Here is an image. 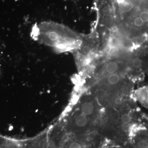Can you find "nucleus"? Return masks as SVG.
Masks as SVG:
<instances>
[{"instance_id": "5", "label": "nucleus", "mask_w": 148, "mask_h": 148, "mask_svg": "<svg viewBox=\"0 0 148 148\" xmlns=\"http://www.w3.org/2000/svg\"><path fill=\"white\" fill-rule=\"evenodd\" d=\"M19 143L12 140H6L3 146V148H20Z\"/></svg>"}, {"instance_id": "7", "label": "nucleus", "mask_w": 148, "mask_h": 148, "mask_svg": "<svg viewBox=\"0 0 148 148\" xmlns=\"http://www.w3.org/2000/svg\"><path fill=\"white\" fill-rule=\"evenodd\" d=\"M142 123L143 125L148 130V120L146 119L145 118L143 117V120H142Z\"/></svg>"}, {"instance_id": "2", "label": "nucleus", "mask_w": 148, "mask_h": 148, "mask_svg": "<svg viewBox=\"0 0 148 148\" xmlns=\"http://www.w3.org/2000/svg\"><path fill=\"white\" fill-rule=\"evenodd\" d=\"M64 126L69 135L79 136L97 132L98 123L75 106L65 119Z\"/></svg>"}, {"instance_id": "1", "label": "nucleus", "mask_w": 148, "mask_h": 148, "mask_svg": "<svg viewBox=\"0 0 148 148\" xmlns=\"http://www.w3.org/2000/svg\"><path fill=\"white\" fill-rule=\"evenodd\" d=\"M31 36L40 44L49 47L56 53L73 52L79 48L82 36L63 24L44 21L33 27Z\"/></svg>"}, {"instance_id": "8", "label": "nucleus", "mask_w": 148, "mask_h": 148, "mask_svg": "<svg viewBox=\"0 0 148 148\" xmlns=\"http://www.w3.org/2000/svg\"><path fill=\"white\" fill-rule=\"evenodd\" d=\"M143 117L148 120V115H143Z\"/></svg>"}, {"instance_id": "3", "label": "nucleus", "mask_w": 148, "mask_h": 148, "mask_svg": "<svg viewBox=\"0 0 148 148\" xmlns=\"http://www.w3.org/2000/svg\"><path fill=\"white\" fill-rule=\"evenodd\" d=\"M123 148H148V130L142 122L133 130Z\"/></svg>"}, {"instance_id": "6", "label": "nucleus", "mask_w": 148, "mask_h": 148, "mask_svg": "<svg viewBox=\"0 0 148 148\" xmlns=\"http://www.w3.org/2000/svg\"><path fill=\"white\" fill-rule=\"evenodd\" d=\"M139 17L141 18L145 25L148 23V11H143L141 12L139 15Z\"/></svg>"}, {"instance_id": "4", "label": "nucleus", "mask_w": 148, "mask_h": 148, "mask_svg": "<svg viewBox=\"0 0 148 148\" xmlns=\"http://www.w3.org/2000/svg\"><path fill=\"white\" fill-rule=\"evenodd\" d=\"M120 8L123 13H127L132 10L134 7L133 3L130 0H119Z\"/></svg>"}]
</instances>
